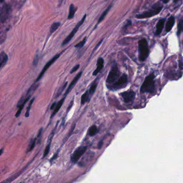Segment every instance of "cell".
Returning <instances> with one entry per match:
<instances>
[{
	"mask_svg": "<svg viewBox=\"0 0 183 183\" xmlns=\"http://www.w3.org/2000/svg\"><path fill=\"white\" fill-rule=\"evenodd\" d=\"M60 25H61V23L60 22H54L50 26V34H52L55 32V31L59 28Z\"/></svg>",
	"mask_w": 183,
	"mask_h": 183,
	"instance_id": "cell-24",
	"label": "cell"
},
{
	"mask_svg": "<svg viewBox=\"0 0 183 183\" xmlns=\"http://www.w3.org/2000/svg\"><path fill=\"white\" fill-rule=\"evenodd\" d=\"M79 68H80V64H77V65H76V66H74L73 68H72V69L71 70V71H70V74L73 73L74 72H75Z\"/></svg>",
	"mask_w": 183,
	"mask_h": 183,
	"instance_id": "cell-30",
	"label": "cell"
},
{
	"mask_svg": "<svg viewBox=\"0 0 183 183\" xmlns=\"http://www.w3.org/2000/svg\"><path fill=\"white\" fill-rule=\"evenodd\" d=\"M103 140H101L99 142V143H98V148L99 149H101V147L103 146Z\"/></svg>",
	"mask_w": 183,
	"mask_h": 183,
	"instance_id": "cell-32",
	"label": "cell"
},
{
	"mask_svg": "<svg viewBox=\"0 0 183 183\" xmlns=\"http://www.w3.org/2000/svg\"><path fill=\"white\" fill-rule=\"evenodd\" d=\"M11 13V8L10 5L5 4L1 9V23L5 22L9 17Z\"/></svg>",
	"mask_w": 183,
	"mask_h": 183,
	"instance_id": "cell-8",
	"label": "cell"
},
{
	"mask_svg": "<svg viewBox=\"0 0 183 183\" xmlns=\"http://www.w3.org/2000/svg\"><path fill=\"white\" fill-rule=\"evenodd\" d=\"M183 22H180L179 24L178 27V35L180 33V32L183 29Z\"/></svg>",
	"mask_w": 183,
	"mask_h": 183,
	"instance_id": "cell-29",
	"label": "cell"
},
{
	"mask_svg": "<svg viewBox=\"0 0 183 183\" xmlns=\"http://www.w3.org/2000/svg\"><path fill=\"white\" fill-rule=\"evenodd\" d=\"M120 76V72L119 69L118 68L117 64H114L112 65L110 72L107 76L106 79V83L108 85H111L115 82H116L119 78Z\"/></svg>",
	"mask_w": 183,
	"mask_h": 183,
	"instance_id": "cell-3",
	"label": "cell"
},
{
	"mask_svg": "<svg viewBox=\"0 0 183 183\" xmlns=\"http://www.w3.org/2000/svg\"><path fill=\"white\" fill-rule=\"evenodd\" d=\"M65 98H66V97L64 96V97L61 100H60L56 104L54 110L53 112L52 113V114L51 115V118H53V117H54L55 115L59 112L60 108L61 107V106L63 105V104L64 103Z\"/></svg>",
	"mask_w": 183,
	"mask_h": 183,
	"instance_id": "cell-17",
	"label": "cell"
},
{
	"mask_svg": "<svg viewBox=\"0 0 183 183\" xmlns=\"http://www.w3.org/2000/svg\"><path fill=\"white\" fill-rule=\"evenodd\" d=\"M58 124H57V125H58ZM57 125H56V126H57ZM56 126L55 128L54 129V130H53V132H52V133H51V135H50V137L48 138L47 145L46 148H45V151H44V155H43V156H42V158H45L46 156L48 155L49 152L50 151V145H51L52 140V138L53 137V135H54V133H55V129H56Z\"/></svg>",
	"mask_w": 183,
	"mask_h": 183,
	"instance_id": "cell-13",
	"label": "cell"
},
{
	"mask_svg": "<svg viewBox=\"0 0 183 183\" xmlns=\"http://www.w3.org/2000/svg\"><path fill=\"white\" fill-rule=\"evenodd\" d=\"M128 82V78L126 74H124L122 76H121L120 78L118 79V80L115 82L114 83L109 85L107 87L111 90H117L120 89L123 87H125Z\"/></svg>",
	"mask_w": 183,
	"mask_h": 183,
	"instance_id": "cell-4",
	"label": "cell"
},
{
	"mask_svg": "<svg viewBox=\"0 0 183 183\" xmlns=\"http://www.w3.org/2000/svg\"><path fill=\"white\" fill-rule=\"evenodd\" d=\"M111 5H110L106 9L103 13V14H101V16H100V17H99V19H98V24H99V23H101V21L104 19V18L106 16V15L107 14V13H109V11H110V9H111Z\"/></svg>",
	"mask_w": 183,
	"mask_h": 183,
	"instance_id": "cell-25",
	"label": "cell"
},
{
	"mask_svg": "<svg viewBox=\"0 0 183 183\" xmlns=\"http://www.w3.org/2000/svg\"><path fill=\"white\" fill-rule=\"evenodd\" d=\"M174 22H175V19L174 16H171L169 19H168V21L166 24V28H165L166 32H170L174 24Z\"/></svg>",
	"mask_w": 183,
	"mask_h": 183,
	"instance_id": "cell-19",
	"label": "cell"
},
{
	"mask_svg": "<svg viewBox=\"0 0 183 183\" xmlns=\"http://www.w3.org/2000/svg\"><path fill=\"white\" fill-rule=\"evenodd\" d=\"M3 149L2 148V149H1V155L2 154V153H3Z\"/></svg>",
	"mask_w": 183,
	"mask_h": 183,
	"instance_id": "cell-40",
	"label": "cell"
},
{
	"mask_svg": "<svg viewBox=\"0 0 183 183\" xmlns=\"http://www.w3.org/2000/svg\"><path fill=\"white\" fill-rule=\"evenodd\" d=\"M42 128H41L39 130V132H38V135H37V137H40V135H41V133H42Z\"/></svg>",
	"mask_w": 183,
	"mask_h": 183,
	"instance_id": "cell-35",
	"label": "cell"
},
{
	"mask_svg": "<svg viewBox=\"0 0 183 183\" xmlns=\"http://www.w3.org/2000/svg\"><path fill=\"white\" fill-rule=\"evenodd\" d=\"M56 102H54V103H53L52 104V105H51V106H50V110H53V109H54V107H55V106H56Z\"/></svg>",
	"mask_w": 183,
	"mask_h": 183,
	"instance_id": "cell-36",
	"label": "cell"
},
{
	"mask_svg": "<svg viewBox=\"0 0 183 183\" xmlns=\"http://www.w3.org/2000/svg\"><path fill=\"white\" fill-rule=\"evenodd\" d=\"M162 1H163V2L164 3H166L168 2V1H169V0H162Z\"/></svg>",
	"mask_w": 183,
	"mask_h": 183,
	"instance_id": "cell-39",
	"label": "cell"
},
{
	"mask_svg": "<svg viewBox=\"0 0 183 183\" xmlns=\"http://www.w3.org/2000/svg\"><path fill=\"white\" fill-rule=\"evenodd\" d=\"M93 156H94L93 152H89L88 153H87L86 155L84 156L82 160L80 162L79 165H81V166H84V165H86V164H87L88 162H89L90 160H91V159L92 158Z\"/></svg>",
	"mask_w": 183,
	"mask_h": 183,
	"instance_id": "cell-14",
	"label": "cell"
},
{
	"mask_svg": "<svg viewBox=\"0 0 183 183\" xmlns=\"http://www.w3.org/2000/svg\"><path fill=\"white\" fill-rule=\"evenodd\" d=\"M178 0H174V2H177Z\"/></svg>",
	"mask_w": 183,
	"mask_h": 183,
	"instance_id": "cell-41",
	"label": "cell"
},
{
	"mask_svg": "<svg viewBox=\"0 0 183 183\" xmlns=\"http://www.w3.org/2000/svg\"><path fill=\"white\" fill-rule=\"evenodd\" d=\"M8 60V56L5 52H2L0 55V67L1 69L5 66Z\"/></svg>",
	"mask_w": 183,
	"mask_h": 183,
	"instance_id": "cell-15",
	"label": "cell"
},
{
	"mask_svg": "<svg viewBox=\"0 0 183 183\" xmlns=\"http://www.w3.org/2000/svg\"><path fill=\"white\" fill-rule=\"evenodd\" d=\"M82 72H81L77 74V75L74 78L73 80L72 81V82L70 83V84L69 85V87H68L66 91L64 93V97L67 96V95L71 91V90H72V89L73 88V87L75 86V84H76V83L78 82V80L80 78L81 76H82Z\"/></svg>",
	"mask_w": 183,
	"mask_h": 183,
	"instance_id": "cell-11",
	"label": "cell"
},
{
	"mask_svg": "<svg viewBox=\"0 0 183 183\" xmlns=\"http://www.w3.org/2000/svg\"><path fill=\"white\" fill-rule=\"evenodd\" d=\"M87 17V15H85L83 17L82 19L78 23V24L75 27V28H74L73 30H72V31L70 33V34H69L67 37H66V38L64 39V41L62 43V46H64L66 45L68 42L71 41V40L72 39V38L74 37V36L75 35V34L76 33V32H78V29L80 28V27L82 25L85 19Z\"/></svg>",
	"mask_w": 183,
	"mask_h": 183,
	"instance_id": "cell-6",
	"label": "cell"
},
{
	"mask_svg": "<svg viewBox=\"0 0 183 183\" xmlns=\"http://www.w3.org/2000/svg\"><path fill=\"white\" fill-rule=\"evenodd\" d=\"M73 101H72L70 103V104H69L68 107V109H67V112L69 111V110H70V109L72 107V106L73 105Z\"/></svg>",
	"mask_w": 183,
	"mask_h": 183,
	"instance_id": "cell-33",
	"label": "cell"
},
{
	"mask_svg": "<svg viewBox=\"0 0 183 183\" xmlns=\"http://www.w3.org/2000/svg\"><path fill=\"white\" fill-rule=\"evenodd\" d=\"M155 78L154 73L148 76L141 87L140 91L143 93H152L155 90Z\"/></svg>",
	"mask_w": 183,
	"mask_h": 183,
	"instance_id": "cell-1",
	"label": "cell"
},
{
	"mask_svg": "<svg viewBox=\"0 0 183 183\" xmlns=\"http://www.w3.org/2000/svg\"><path fill=\"white\" fill-rule=\"evenodd\" d=\"M139 59L145 61L149 55V50L148 49V42L145 39H142L139 42Z\"/></svg>",
	"mask_w": 183,
	"mask_h": 183,
	"instance_id": "cell-2",
	"label": "cell"
},
{
	"mask_svg": "<svg viewBox=\"0 0 183 183\" xmlns=\"http://www.w3.org/2000/svg\"><path fill=\"white\" fill-rule=\"evenodd\" d=\"M67 82L66 83L64 84V86H63V87H62V88L61 89H60V90L59 91V92H58V95H57V96H56V97H58L61 94V92L64 91V89H65V88H66V86H67Z\"/></svg>",
	"mask_w": 183,
	"mask_h": 183,
	"instance_id": "cell-31",
	"label": "cell"
},
{
	"mask_svg": "<svg viewBox=\"0 0 183 183\" xmlns=\"http://www.w3.org/2000/svg\"><path fill=\"white\" fill-rule=\"evenodd\" d=\"M38 56L37 55H36V57H35V58H34V62H33V64H37V62H38Z\"/></svg>",
	"mask_w": 183,
	"mask_h": 183,
	"instance_id": "cell-37",
	"label": "cell"
},
{
	"mask_svg": "<svg viewBox=\"0 0 183 183\" xmlns=\"http://www.w3.org/2000/svg\"><path fill=\"white\" fill-rule=\"evenodd\" d=\"M57 155H58V152L56 153V154H55V155H54V156H53V157L51 159V160H50V161H52V160H54V159H55V158H56V157H57Z\"/></svg>",
	"mask_w": 183,
	"mask_h": 183,
	"instance_id": "cell-38",
	"label": "cell"
},
{
	"mask_svg": "<svg viewBox=\"0 0 183 183\" xmlns=\"http://www.w3.org/2000/svg\"><path fill=\"white\" fill-rule=\"evenodd\" d=\"M164 19H161L158 21V22L156 25V35H159L161 33L163 29V27H164Z\"/></svg>",
	"mask_w": 183,
	"mask_h": 183,
	"instance_id": "cell-18",
	"label": "cell"
},
{
	"mask_svg": "<svg viewBox=\"0 0 183 183\" xmlns=\"http://www.w3.org/2000/svg\"><path fill=\"white\" fill-rule=\"evenodd\" d=\"M136 93L132 90H129L125 91L120 93V96L122 97L125 103H131L135 99Z\"/></svg>",
	"mask_w": 183,
	"mask_h": 183,
	"instance_id": "cell-10",
	"label": "cell"
},
{
	"mask_svg": "<svg viewBox=\"0 0 183 183\" xmlns=\"http://www.w3.org/2000/svg\"><path fill=\"white\" fill-rule=\"evenodd\" d=\"M104 61L102 58H99L98 59L97 61L96 69L93 72L92 74L93 76H96L97 75L101 72V69L104 67Z\"/></svg>",
	"mask_w": 183,
	"mask_h": 183,
	"instance_id": "cell-12",
	"label": "cell"
},
{
	"mask_svg": "<svg viewBox=\"0 0 183 183\" xmlns=\"http://www.w3.org/2000/svg\"><path fill=\"white\" fill-rule=\"evenodd\" d=\"M4 1H5V0H1V3H2Z\"/></svg>",
	"mask_w": 183,
	"mask_h": 183,
	"instance_id": "cell-42",
	"label": "cell"
},
{
	"mask_svg": "<svg viewBox=\"0 0 183 183\" xmlns=\"http://www.w3.org/2000/svg\"><path fill=\"white\" fill-rule=\"evenodd\" d=\"M36 140H37V138H35L33 140L32 142H31V143L30 144V146L28 148V151L27 152H29V151H32L33 150V149L34 148V147L35 146V145H36Z\"/></svg>",
	"mask_w": 183,
	"mask_h": 183,
	"instance_id": "cell-28",
	"label": "cell"
},
{
	"mask_svg": "<svg viewBox=\"0 0 183 183\" xmlns=\"http://www.w3.org/2000/svg\"><path fill=\"white\" fill-rule=\"evenodd\" d=\"M97 85H98V81H97V79H96L92 83L91 86L89 90L90 95H92L95 93V92L96 91Z\"/></svg>",
	"mask_w": 183,
	"mask_h": 183,
	"instance_id": "cell-23",
	"label": "cell"
},
{
	"mask_svg": "<svg viewBox=\"0 0 183 183\" xmlns=\"http://www.w3.org/2000/svg\"><path fill=\"white\" fill-rule=\"evenodd\" d=\"M25 96H26L25 100L23 102V103H22L21 105H19L17 106L18 108H19V110L17 111V112H16V115H15V117H19V116L20 115L21 113V112H22V111L23 110V108H24V106H25V103H26L29 101V99L30 98V97L31 96V95H28V94H27Z\"/></svg>",
	"mask_w": 183,
	"mask_h": 183,
	"instance_id": "cell-16",
	"label": "cell"
},
{
	"mask_svg": "<svg viewBox=\"0 0 183 183\" xmlns=\"http://www.w3.org/2000/svg\"><path fill=\"white\" fill-rule=\"evenodd\" d=\"M35 99V98H33L30 101L29 104V105H28V107H27V111H26V113H25V117L26 118H28L30 115V110H31V106H32V104L33 103V101Z\"/></svg>",
	"mask_w": 183,
	"mask_h": 183,
	"instance_id": "cell-26",
	"label": "cell"
},
{
	"mask_svg": "<svg viewBox=\"0 0 183 183\" xmlns=\"http://www.w3.org/2000/svg\"><path fill=\"white\" fill-rule=\"evenodd\" d=\"M162 6H159V5H154L151 9L144 12L141 14H140L137 16V19H142L149 18L152 16H154L156 15L159 14L160 11L162 9Z\"/></svg>",
	"mask_w": 183,
	"mask_h": 183,
	"instance_id": "cell-5",
	"label": "cell"
},
{
	"mask_svg": "<svg viewBox=\"0 0 183 183\" xmlns=\"http://www.w3.org/2000/svg\"><path fill=\"white\" fill-rule=\"evenodd\" d=\"M98 132V129L96 125H92L89 129V135L91 137L95 135Z\"/></svg>",
	"mask_w": 183,
	"mask_h": 183,
	"instance_id": "cell-22",
	"label": "cell"
},
{
	"mask_svg": "<svg viewBox=\"0 0 183 183\" xmlns=\"http://www.w3.org/2000/svg\"><path fill=\"white\" fill-rule=\"evenodd\" d=\"M76 10H77V8L74 6V5H73V4L70 5V7H69L68 16V19H73Z\"/></svg>",
	"mask_w": 183,
	"mask_h": 183,
	"instance_id": "cell-21",
	"label": "cell"
},
{
	"mask_svg": "<svg viewBox=\"0 0 183 183\" xmlns=\"http://www.w3.org/2000/svg\"><path fill=\"white\" fill-rule=\"evenodd\" d=\"M60 55H61V53L57 54L56 55H55L53 58H52V59L45 64V66H44V67L42 69L40 73L39 74V75L38 77L37 78L36 81H35V83L37 82H38V81H39L40 80L41 78H42L43 76L44 75L45 72L47 71V70L50 67V66H51L52 64H53V63L55 62V61L59 58Z\"/></svg>",
	"mask_w": 183,
	"mask_h": 183,
	"instance_id": "cell-9",
	"label": "cell"
},
{
	"mask_svg": "<svg viewBox=\"0 0 183 183\" xmlns=\"http://www.w3.org/2000/svg\"><path fill=\"white\" fill-rule=\"evenodd\" d=\"M90 93L89 90H87L85 92V93H84L81 96V105H84L87 102H88L89 101H90Z\"/></svg>",
	"mask_w": 183,
	"mask_h": 183,
	"instance_id": "cell-20",
	"label": "cell"
},
{
	"mask_svg": "<svg viewBox=\"0 0 183 183\" xmlns=\"http://www.w3.org/2000/svg\"><path fill=\"white\" fill-rule=\"evenodd\" d=\"M87 149V146H86L79 147L78 148H76V149L74 151L71 156V162L74 164L77 163L81 157L84 155Z\"/></svg>",
	"mask_w": 183,
	"mask_h": 183,
	"instance_id": "cell-7",
	"label": "cell"
},
{
	"mask_svg": "<svg viewBox=\"0 0 183 183\" xmlns=\"http://www.w3.org/2000/svg\"><path fill=\"white\" fill-rule=\"evenodd\" d=\"M132 24V22L131 21H128V22H127V24L124 26V28H126L128 27V26L131 25Z\"/></svg>",
	"mask_w": 183,
	"mask_h": 183,
	"instance_id": "cell-34",
	"label": "cell"
},
{
	"mask_svg": "<svg viewBox=\"0 0 183 183\" xmlns=\"http://www.w3.org/2000/svg\"><path fill=\"white\" fill-rule=\"evenodd\" d=\"M86 41H87V37H85L82 41L80 42L77 45H76L75 46V48H79V49L82 48L84 46V45H85Z\"/></svg>",
	"mask_w": 183,
	"mask_h": 183,
	"instance_id": "cell-27",
	"label": "cell"
}]
</instances>
